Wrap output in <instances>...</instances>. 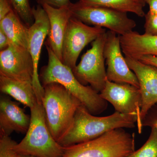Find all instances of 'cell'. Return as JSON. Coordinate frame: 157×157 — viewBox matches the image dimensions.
Wrapping results in <instances>:
<instances>
[{
  "instance_id": "obj_1",
  "label": "cell",
  "mask_w": 157,
  "mask_h": 157,
  "mask_svg": "<svg viewBox=\"0 0 157 157\" xmlns=\"http://www.w3.org/2000/svg\"><path fill=\"white\" fill-rule=\"evenodd\" d=\"M137 120L136 116L117 111L107 116H96L81 104L76 110L72 126L58 143L67 147L92 140L113 129L134 128L137 126Z\"/></svg>"
},
{
  "instance_id": "obj_2",
  "label": "cell",
  "mask_w": 157,
  "mask_h": 157,
  "mask_svg": "<svg viewBox=\"0 0 157 157\" xmlns=\"http://www.w3.org/2000/svg\"><path fill=\"white\" fill-rule=\"evenodd\" d=\"M48 63L42 67L39 74L42 86L52 82L59 83L76 97L93 115L101 114L107 109L108 102L89 86L81 84L73 71L56 56L47 45Z\"/></svg>"
},
{
  "instance_id": "obj_3",
  "label": "cell",
  "mask_w": 157,
  "mask_h": 157,
  "mask_svg": "<svg viewBox=\"0 0 157 157\" xmlns=\"http://www.w3.org/2000/svg\"><path fill=\"white\" fill-rule=\"evenodd\" d=\"M42 100L46 123L51 134L58 142L72 126L80 101L59 83L44 86Z\"/></svg>"
},
{
  "instance_id": "obj_4",
  "label": "cell",
  "mask_w": 157,
  "mask_h": 157,
  "mask_svg": "<svg viewBox=\"0 0 157 157\" xmlns=\"http://www.w3.org/2000/svg\"><path fill=\"white\" fill-rule=\"evenodd\" d=\"M134 133L117 128L97 138L64 147L62 157H125L135 151Z\"/></svg>"
},
{
  "instance_id": "obj_5",
  "label": "cell",
  "mask_w": 157,
  "mask_h": 157,
  "mask_svg": "<svg viewBox=\"0 0 157 157\" xmlns=\"http://www.w3.org/2000/svg\"><path fill=\"white\" fill-rule=\"evenodd\" d=\"M31 121L24 138L14 146L18 154L36 157H62L64 147L60 145L51 134L42 104L31 108Z\"/></svg>"
},
{
  "instance_id": "obj_6",
  "label": "cell",
  "mask_w": 157,
  "mask_h": 157,
  "mask_svg": "<svg viewBox=\"0 0 157 157\" xmlns=\"http://www.w3.org/2000/svg\"><path fill=\"white\" fill-rule=\"evenodd\" d=\"M70 8L72 16L86 24L108 29L119 36L129 33L136 26L135 21L125 12L105 7L85 6L78 2L71 3Z\"/></svg>"
},
{
  "instance_id": "obj_7",
  "label": "cell",
  "mask_w": 157,
  "mask_h": 157,
  "mask_svg": "<svg viewBox=\"0 0 157 157\" xmlns=\"http://www.w3.org/2000/svg\"><path fill=\"white\" fill-rule=\"evenodd\" d=\"M107 36L106 32L93 41L91 48L82 56L79 63L73 70L74 76L81 84H89L99 94L104 89L107 79L104 56Z\"/></svg>"
},
{
  "instance_id": "obj_8",
  "label": "cell",
  "mask_w": 157,
  "mask_h": 157,
  "mask_svg": "<svg viewBox=\"0 0 157 157\" xmlns=\"http://www.w3.org/2000/svg\"><path fill=\"white\" fill-rule=\"evenodd\" d=\"M106 29L90 26L72 16L70 18L63 43L62 62L73 70L82 51L101 34Z\"/></svg>"
},
{
  "instance_id": "obj_9",
  "label": "cell",
  "mask_w": 157,
  "mask_h": 157,
  "mask_svg": "<svg viewBox=\"0 0 157 157\" xmlns=\"http://www.w3.org/2000/svg\"><path fill=\"white\" fill-rule=\"evenodd\" d=\"M34 21L29 28L28 50L33 59L34 75L33 84L39 104H42L44 89L40 80L38 72L39 63L42 45L49 31V21L46 11L38 5L33 8Z\"/></svg>"
},
{
  "instance_id": "obj_10",
  "label": "cell",
  "mask_w": 157,
  "mask_h": 157,
  "mask_svg": "<svg viewBox=\"0 0 157 157\" xmlns=\"http://www.w3.org/2000/svg\"><path fill=\"white\" fill-rule=\"evenodd\" d=\"M104 56L107 65V78L117 83H128L139 88L135 73L127 64L122 54L120 37L111 31L107 32Z\"/></svg>"
},
{
  "instance_id": "obj_11",
  "label": "cell",
  "mask_w": 157,
  "mask_h": 157,
  "mask_svg": "<svg viewBox=\"0 0 157 157\" xmlns=\"http://www.w3.org/2000/svg\"><path fill=\"white\" fill-rule=\"evenodd\" d=\"M127 64L137 76L141 93V108L137 126L139 134L142 132V121L147 113L157 104V68L136 59L125 56Z\"/></svg>"
},
{
  "instance_id": "obj_12",
  "label": "cell",
  "mask_w": 157,
  "mask_h": 157,
  "mask_svg": "<svg viewBox=\"0 0 157 157\" xmlns=\"http://www.w3.org/2000/svg\"><path fill=\"white\" fill-rule=\"evenodd\" d=\"M34 71L33 59L27 48L11 44L0 51V75L32 83Z\"/></svg>"
},
{
  "instance_id": "obj_13",
  "label": "cell",
  "mask_w": 157,
  "mask_h": 157,
  "mask_svg": "<svg viewBox=\"0 0 157 157\" xmlns=\"http://www.w3.org/2000/svg\"><path fill=\"white\" fill-rule=\"evenodd\" d=\"M100 94L103 99L112 104L117 112L135 115L138 119L142 102L139 87L128 83L113 82L107 79Z\"/></svg>"
},
{
  "instance_id": "obj_14",
  "label": "cell",
  "mask_w": 157,
  "mask_h": 157,
  "mask_svg": "<svg viewBox=\"0 0 157 157\" xmlns=\"http://www.w3.org/2000/svg\"><path fill=\"white\" fill-rule=\"evenodd\" d=\"M49 21V31L45 45H47L62 62L63 43L72 14L70 6L56 8L47 5L42 6Z\"/></svg>"
},
{
  "instance_id": "obj_15",
  "label": "cell",
  "mask_w": 157,
  "mask_h": 157,
  "mask_svg": "<svg viewBox=\"0 0 157 157\" xmlns=\"http://www.w3.org/2000/svg\"><path fill=\"white\" fill-rule=\"evenodd\" d=\"M31 116L26 114L17 102L6 95L0 98V136H10L13 132L26 133L29 127Z\"/></svg>"
},
{
  "instance_id": "obj_16",
  "label": "cell",
  "mask_w": 157,
  "mask_h": 157,
  "mask_svg": "<svg viewBox=\"0 0 157 157\" xmlns=\"http://www.w3.org/2000/svg\"><path fill=\"white\" fill-rule=\"evenodd\" d=\"M120 37L125 56L136 59L144 56H157V35L140 34L132 31Z\"/></svg>"
},
{
  "instance_id": "obj_17",
  "label": "cell",
  "mask_w": 157,
  "mask_h": 157,
  "mask_svg": "<svg viewBox=\"0 0 157 157\" xmlns=\"http://www.w3.org/2000/svg\"><path fill=\"white\" fill-rule=\"evenodd\" d=\"M0 90L30 109L38 104L33 84L0 75Z\"/></svg>"
},
{
  "instance_id": "obj_18",
  "label": "cell",
  "mask_w": 157,
  "mask_h": 157,
  "mask_svg": "<svg viewBox=\"0 0 157 157\" xmlns=\"http://www.w3.org/2000/svg\"><path fill=\"white\" fill-rule=\"evenodd\" d=\"M29 28L14 10L0 20V29L3 30L11 44L28 49Z\"/></svg>"
},
{
  "instance_id": "obj_19",
  "label": "cell",
  "mask_w": 157,
  "mask_h": 157,
  "mask_svg": "<svg viewBox=\"0 0 157 157\" xmlns=\"http://www.w3.org/2000/svg\"><path fill=\"white\" fill-rule=\"evenodd\" d=\"M78 2L85 6H98L113 9L116 11L131 12L140 17L145 16L143 0H80Z\"/></svg>"
},
{
  "instance_id": "obj_20",
  "label": "cell",
  "mask_w": 157,
  "mask_h": 157,
  "mask_svg": "<svg viewBox=\"0 0 157 157\" xmlns=\"http://www.w3.org/2000/svg\"><path fill=\"white\" fill-rule=\"evenodd\" d=\"M125 157H157V128H152L149 137L143 146Z\"/></svg>"
},
{
  "instance_id": "obj_21",
  "label": "cell",
  "mask_w": 157,
  "mask_h": 157,
  "mask_svg": "<svg viewBox=\"0 0 157 157\" xmlns=\"http://www.w3.org/2000/svg\"><path fill=\"white\" fill-rule=\"evenodd\" d=\"M12 8L21 21L30 27L34 21L33 8L29 0H10Z\"/></svg>"
},
{
  "instance_id": "obj_22",
  "label": "cell",
  "mask_w": 157,
  "mask_h": 157,
  "mask_svg": "<svg viewBox=\"0 0 157 157\" xmlns=\"http://www.w3.org/2000/svg\"><path fill=\"white\" fill-rule=\"evenodd\" d=\"M17 142L7 135L0 136V157H17L14 147Z\"/></svg>"
},
{
  "instance_id": "obj_23",
  "label": "cell",
  "mask_w": 157,
  "mask_h": 157,
  "mask_svg": "<svg viewBox=\"0 0 157 157\" xmlns=\"http://www.w3.org/2000/svg\"><path fill=\"white\" fill-rule=\"evenodd\" d=\"M144 17V34L151 36L157 35V14L148 12Z\"/></svg>"
},
{
  "instance_id": "obj_24",
  "label": "cell",
  "mask_w": 157,
  "mask_h": 157,
  "mask_svg": "<svg viewBox=\"0 0 157 157\" xmlns=\"http://www.w3.org/2000/svg\"><path fill=\"white\" fill-rule=\"evenodd\" d=\"M142 128L150 127L157 128V104L148 110L142 121Z\"/></svg>"
},
{
  "instance_id": "obj_25",
  "label": "cell",
  "mask_w": 157,
  "mask_h": 157,
  "mask_svg": "<svg viewBox=\"0 0 157 157\" xmlns=\"http://www.w3.org/2000/svg\"><path fill=\"white\" fill-rule=\"evenodd\" d=\"M36 1L38 5L40 6H42L47 5L56 8L69 6L71 3L70 0H36Z\"/></svg>"
},
{
  "instance_id": "obj_26",
  "label": "cell",
  "mask_w": 157,
  "mask_h": 157,
  "mask_svg": "<svg viewBox=\"0 0 157 157\" xmlns=\"http://www.w3.org/2000/svg\"><path fill=\"white\" fill-rule=\"evenodd\" d=\"M13 10L10 0H0V20Z\"/></svg>"
},
{
  "instance_id": "obj_27",
  "label": "cell",
  "mask_w": 157,
  "mask_h": 157,
  "mask_svg": "<svg viewBox=\"0 0 157 157\" xmlns=\"http://www.w3.org/2000/svg\"><path fill=\"white\" fill-rule=\"evenodd\" d=\"M11 44L9 39L2 29H0V50L6 49Z\"/></svg>"
},
{
  "instance_id": "obj_28",
  "label": "cell",
  "mask_w": 157,
  "mask_h": 157,
  "mask_svg": "<svg viewBox=\"0 0 157 157\" xmlns=\"http://www.w3.org/2000/svg\"><path fill=\"white\" fill-rule=\"evenodd\" d=\"M138 60L144 63L151 65L157 68V56L151 55L144 56L139 58Z\"/></svg>"
},
{
  "instance_id": "obj_29",
  "label": "cell",
  "mask_w": 157,
  "mask_h": 157,
  "mask_svg": "<svg viewBox=\"0 0 157 157\" xmlns=\"http://www.w3.org/2000/svg\"><path fill=\"white\" fill-rule=\"evenodd\" d=\"M149 7L148 12L151 14H157V0H143Z\"/></svg>"
},
{
  "instance_id": "obj_30",
  "label": "cell",
  "mask_w": 157,
  "mask_h": 157,
  "mask_svg": "<svg viewBox=\"0 0 157 157\" xmlns=\"http://www.w3.org/2000/svg\"><path fill=\"white\" fill-rule=\"evenodd\" d=\"M17 157H36L34 156L30 155L18 154V155H17Z\"/></svg>"
},
{
  "instance_id": "obj_31",
  "label": "cell",
  "mask_w": 157,
  "mask_h": 157,
  "mask_svg": "<svg viewBox=\"0 0 157 157\" xmlns=\"http://www.w3.org/2000/svg\"><path fill=\"white\" fill-rule=\"evenodd\" d=\"M77 1H78H78H80V0H77Z\"/></svg>"
}]
</instances>
